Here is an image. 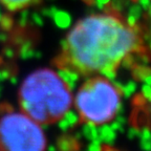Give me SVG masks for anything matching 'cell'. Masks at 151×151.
<instances>
[{"label":"cell","mask_w":151,"mask_h":151,"mask_svg":"<svg viewBox=\"0 0 151 151\" xmlns=\"http://www.w3.org/2000/svg\"><path fill=\"white\" fill-rule=\"evenodd\" d=\"M131 123L133 127L151 131V84L143 87L133 99Z\"/></svg>","instance_id":"5"},{"label":"cell","mask_w":151,"mask_h":151,"mask_svg":"<svg viewBox=\"0 0 151 151\" xmlns=\"http://www.w3.org/2000/svg\"><path fill=\"white\" fill-rule=\"evenodd\" d=\"M150 1H151V0H150Z\"/></svg>","instance_id":"9"},{"label":"cell","mask_w":151,"mask_h":151,"mask_svg":"<svg viewBox=\"0 0 151 151\" xmlns=\"http://www.w3.org/2000/svg\"><path fill=\"white\" fill-rule=\"evenodd\" d=\"M40 0H0V4L11 12H18L36 4Z\"/></svg>","instance_id":"7"},{"label":"cell","mask_w":151,"mask_h":151,"mask_svg":"<svg viewBox=\"0 0 151 151\" xmlns=\"http://www.w3.org/2000/svg\"><path fill=\"white\" fill-rule=\"evenodd\" d=\"M121 106V91L107 78H89L76 96L80 123L100 126L116 118Z\"/></svg>","instance_id":"3"},{"label":"cell","mask_w":151,"mask_h":151,"mask_svg":"<svg viewBox=\"0 0 151 151\" xmlns=\"http://www.w3.org/2000/svg\"><path fill=\"white\" fill-rule=\"evenodd\" d=\"M139 27H141L145 46H146L147 59L151 61V6L144 14L143 22H142V24H139Z\"/></svg>","instance_id":"6"},{"label":"cell","mask_w":151,"mask_h":151,"mask_svg":"<svg viewBox=\"0 0 151 151\" xmlns=\"http://www.w3.org/2000/svg\"><path fill=\"white\" fill-rule=\"evenodd\" d=\"M135 56L147 59L139 25L131 24L118 12L109 11L77 22L52 63L70 75L114 77L119 67Z\"/></svg>","instance_id":"1"},{"label":"cell","mask_w":151,"mask_h":151,"mask_svg":"<svg viewBox=\"0 0 151 151\" xmlns=\"http://www.w3.org/2000/svg\"><path fill=\"white\" fill-rule=\"evenodd\" d=\"M100 151H121L119 149L114 148L112 146H108V145H102V147L100 148Z\"/></svg>","instance_id":"8"},{"label":"cell","mask_w":151,"mask_h":151,"mask_svg":"<svg viewBox=\"0 0 151 151\" xmlns=\"http://www.w3.org/2000/svg\"><path fill=\"white\" fill-rule=\"evenodd\" d=\"M0 109V151H45L46 137L37 122L6 104Z\"/></svg>","instance_id":"4"},{"label":"cell","mask_w":151,"mask_h":151,"mask_svg":"<svg viewBox=\"0 0 151 151\" xmlns=\"http://www.w3.org/2000/svg\"><path fill=\"white\" fill-rule=\"evenodd\" d=\"M18 100L22 112L43 125L62 120L73 105L68 85L50 68L28 75L19 88Z\"/></svg>","instance_id":"2"}]
</instances>
